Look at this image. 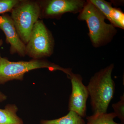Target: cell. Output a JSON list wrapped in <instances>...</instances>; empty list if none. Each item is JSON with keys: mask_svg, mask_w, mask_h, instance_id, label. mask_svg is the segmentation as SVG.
Returning a JSON list of instances; mask_svg holds the SVG:
<instances>
[{"mask_svg": "<svg viewBox=\"0 0 124 124\" xmlns=\"http://www.w3.org/2000/svg\"><path fill=\"white\" fill-rule=\"evenodd\" d=\"M78 19L86 22L93 46L99 48L110 42L117 32L116 28L105 22L106 17L89 0H86Z\"/></svg>", "mask_w": 124, "mask_h": 124, "instance_id": "6da1fadb", "label": "cell"}, {"mask_svg": "<svg viewBox=\"0 0 124 124\" xmlns=\"http://www.w3.org/2000/svg\"><path fill=\"white\" fill-rule=\"evenodd\" d=\"M114 67V64H111L95 73L87 86L94 115L107 113L113 99L115 90V84L112 78Z\"/></svg>", "mask_w": 124, "mask_h": 124, "instance_id": "7a4b0ae2", "label": "cell"}, {"mask_svg": "<svg viewBox=\"0 0 124 124\" xmlns=\"http://www.w3.org/2000/svg\"><path fill=\"white\" fill-rule=\"evenodd\" d=\"M47 68L50 71L60 70L66 74L69 79L72 74L70 68H64L58 64L44 59L29 61L10 62L6 58H0V84L10 81L22 80L25 73L34 69Z\"/></svg>", "mask_w": 124, "mask_h": 124, "instance_id": "3957f363", "label": "cell"}, {"mask_svg": "<svg viewBox=\"0 0 124 124\" xmlns=\"http://www.w3.org/2000/svg\"><path fill=\"white\" fill-rule=\"evenodd\" d=\"M10 16L16 31L23 42L26 44L33 26L40 16L39 1L19 0Z\"/></svg>", "mask_w": 124, "mask_h": 124, "instance_id": "277c9868", "label": "cell"}, {"mask_svg": "<svg viewBox=\"0 0 124 124\" xmlns=\"http://www.w3.org/2000/svg\"><path fill=\"white\" fill-rule=\"evenodd\" d=\"M54 46V39L50 31L42 20H37L26 45V55L33 59L50 57L53 53Z\"/></svg>", "mask_w": 124, "mask_h": 124, "instance_id": "5b68a950", "label": "cell"}, {"mask_svg": "<svg viewBox=\"0 0 124 124\" xmlns=\"http://www.w3.org/2000/svg\"><path fill=\"white\" fill-rule=\"evenodd\" d=\"M86 1L84 0H47L40 1V17L59 19L66 13H79Z\"/></svg>", "mask_w": 124, "mask_h": 124, "instance_id": "8992f818", "label": "cell"}, {"mask_svg": "<svg viewBox=\"0 0 124 124\" xmlns=\"http://www.w3.org/2000/svg\"><path fill=\"white\" fill-rule=\"evenodd\" d=\"M70 79L72 92L69 98L68 110L75 112L83 118L86 115L88 90L87 86L83 84L82 77L79 74L73 73Z\"/></svg>", "mask_w": 124, "mask_h": 124, "instance_id": "52a82bcc", "label": "cell"}, {"mask_svg": "<svg viewBox=\"0 0 124 124\" xmlns=\"http://www.w3.org/2000/svg\"><path fill=\"white\" fill-rule=\"evenodd\" d=\"M0 29L6 36V41L10 45L11 54H17L20 57L26 55V45L20 39L10 16L8 14L0 15Z\"/></svg>", "mask_w": 124, "mask_h": 124, "instance_id": "ba28073f", "label": "cell"}, {"mask_svg": "<svg viewBox=\"0 0 124 124\" xmlns=\"http://www.w3.org/2000/svg\"><path fill=\"white\" fill-rule=\"evenodd\" d=\"M18 110L14 104H8L4 109L0 108V124H23V120L17 115Z\"/></svg>", "mask_w": 124, "mask_h": 124, "instance_id": "9c48e42d", "label": "cell"}, {"mask_svg": "<svg viewBox=\"0 0 124 124\" xmlns=\"http://www.w3.org/2000/svg\"><path fill=\"white\" fill-rule=\"evenodd\" d=\"M40 124H86L83 117L73 111H69L67 115L58 119L41 120Z\"/></svg>", "mask_w": 124, "mask_h": 124, "instance_id": "30bf717a", "label": "cell"}, {"mask_svg": "<svg viewBox=\"0 0 124 124\" xmlns=\"http://www.w3.org/2000/svg\"><path fill=\"white\" fill-rule=\"evenodd\" d=\"M116 117L114 112L93 114L86 117L87 124H122L116 123L114 119Z\"/></svg>", "mask_w": 124, "mask_h": 124, "instance_id": "8fae6325", "label": "cell"}, {"mask_svg": "<svg viewBox=\"0 0 124 124\" xmlns=\"http://www.w3.org/2000/svg\"><path fill=\"white\" fill-rule=\"evenodd\" d=\"M91 3L97 7L110 21V23L112 22V14L113 7L111 2L104 0H89Z\"/></svg>", "mask_w": 124, "mask_h": 124, "instance_id": "7c38bea8", "label": "cell"}, {"mask_svg": "<svg viewBox=\"0 0 124 124\" xmlns=\"http://www.w3.org/2000/svg\"><path fill=\"white\" fill-rule=\"evenodd\" d=\"M116 28L124 29V14L121 9L113 7L112 22L111 23Z\"/></svg>", "mask_w": 124, "mask_h": 124, "instance_id": "4fadbf2b", "label": "cell"}, {"mask_svg": "<svg viewBox=\"0 0 124 124\" xmlns=\"http://www.w3.org/2000/svg\"><path fill=\"white\" fill-rule=\"evenodd\" d=\"M114 113L121 121V124L124 123V94L120 97V100L119 102L112 105Z\"/></svg>", "mask_w": 124, "mask_h": 124, "instance_id": "5bb4252c", "label": "cell"}, {"mask_svg": "<svg viewBox=\"0 0 124 124\" xmlns=\"http://www.w3.org/2000/svg\"><path fill=\"white\" fill-rule=\"evenodd\" d=\"M18 0H0V15L11 12L19 2Z\"/></svg>", "mask_w": 124, "mask_h": 124, "instance_id": "9a60e30c", "label": "cell"}, {"mask_svg": "<svg viewBox=\"0 0 124 124\" xmlns=\"http://www.w3.org/2000/svg\"><path fill=\"white\" fill-rule=\"evenodd\" d=\"M7 99V96L0 92V102H2Z\"/></svg>", "mask_w": 124, "mask_h": 124, "instance_id": "2e32d148", "label": "cell"}, {"mask_svg": "<svg viewBox=\"0 0 124 124\" xmlns=\"http://www.w3.org/2000/svg\"><path fill=\"white\" fill-rule=\"evenodd\" d=\"M2 44H3V41L2 39H0V48L1 46L2 45ZM0 54V58L1 57Z\"/></svg>", "mask_w": 124, "mask_h": 124, "instance_id": "e0dca14e", "label": "cell"}]
</instances>
